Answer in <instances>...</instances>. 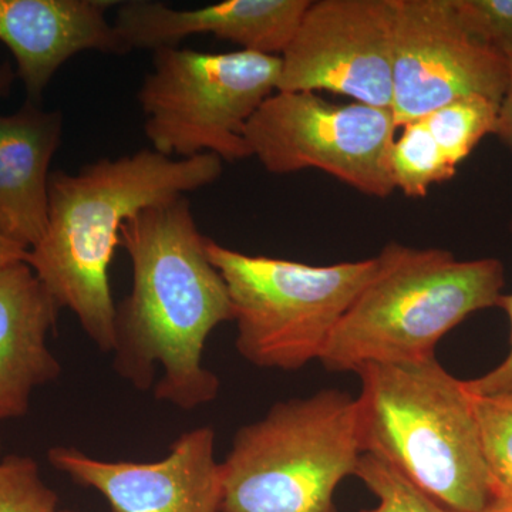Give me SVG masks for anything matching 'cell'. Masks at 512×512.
I'll return each mask as SVG.
<instances>
[{
	"instance_id": "6da1fadb",
	"label": "cell",
	"mask_w": 512,
	"mask_h": 512,
	"mask_svg": "<svg viewBox=\"0 0 512 512\" xmlns=\"http://www.w3.org/2000/svg\"><path fill=\"white\" fill-rule=\"evenodd\" d=\"M121 245L131 261V291L116 305L114 369L177 409L214 402L220 379L204 366L212 332L232 320L227 284L207 255L188 198L128 218Z\"/></svg>"
},
{
	"instance_id": "7a4b0ae2",
	"label": "cell",
	"mask_w": 512,
	"mask_h": 512,
	"mask_svg": "<svg viewBox=\"0 0 512 512\" xmlns=\"http://www.w3.org/2000/svg\"><path fill=\"white\" fill-rule=\"evenodd\" d=\"M222 174L212 154L170 158L141 150L101 158L79 173L56 171L49 180L45 235L26 264L60 308L76 316L104 353L116 343V303L109 269L128 218L153 205L208 187Z\"/></svg>"
},
{
	"instance_id": "3957f363",
	"label": "cell",
	"mask_w": 512,
	"mask_h": 512,
	"mask_svg": "<svg viewBox=\"0 0 512 512\" xmlns=\"http://www.w3.org/2000/svg\"><path fill=\"white\" fill-rule=\"evenodd\" d=\"M357 437L431 500L456 512L490 504L471 396L436 356L356 373Z\"/></svg>"
},
{
	"instance_id": "277c9868",
	"label": "cell",
	"mask_w": 512,
	"mask_h": 512,
	"mask_svg": "<svg viewBox=\"0 0 512 512\" xmlns=\"http://www.w3.org/2000/svg\"><path fill=\"white\" fill-rule=\"evenodd\" d=\"M369 282L343 315L319 362L332 373L419 362L468 316L498 306L500 259L460 261L440 248L387 244Z\"/></svg>"
},
{
	"instance_id": "5b68a950",
	"label": "cell",
	"mask_w": 512,
	"mask_h": 512,
	"mask_svg": "<svg viewBox=\"0 0 512 512\" xmlns=\"http://www.w3.org/2000/svg\"><path fill=\"white\" fill-rule=\"evenodd\" d=\"M362 456L356 397L338 389L275 403L239 427L222 471L221 512H338L336 488Z\"/></svg>"
},
{
	"instance_id": "8992f818",
	"label": "cell",
	"mask_w": 512,
	"mask_h": 512,
	"mask_svg": "<svg viewBox=\"0 0 512 512\" xmlns=\"http://www.w3.org/2000/svg\"><path fill=\"white\" fill-rule=\"evenodd\" d=\"M205 249L227 284L239 355L261 369L282 372L320 360L377 265L376 256L308 265L244 254L210 238Z\"/></svg>"
},
{
	"instance_id": "52a82bcc",
	"label": "cell",
	"mask_w": 512,
	"mask_h": 512,
	"mask_svg": "<svg viewBox=\"0 0 512 512\" xmlns=\"http://www.w3.org/2000/svg\"><path fill=\"white\" fill-rule=\"evenodd\" d=\"M281 64V56L242 49L154 50L153 67L137 94L153 150L170 158L252 157L245 131L259 107L276 93Z\"/></svg>"
},
{
	"instance_id": "ba28073f",
	"label": "cell",
	"mask_w": 512,
	"mask_h": 512,
	"mask_svg": "<svg viewBox=\"0 0 512 512\" xmlns=\"http://www.w3.org/2000/svg\"><path fill=\"white\" fill-rule=\"evenodd\" d=\"M392 110L333 104L311 92H276L245 131L252 157L272 174L320 170L353 190L387 198L394 187Z\"/></svg>"
},
{
	"instance_id": "9c48e42d",
	"label": "cell",
	"mask_w": 512,
	"mask_h": 512,
	"mask_svg": "<svg viewBox=\"0 0 512 512\" xmlns=\"http://www.w3.org/2000/svg\"><path fill=\"white\" fill-rule=\"evenodd\" d=\"M393 100L397 128L451 101L501 103L510 63L473 39L451 0H393Z\"/></svg>"
},
{
	"instance_id": "30bf717a",
	"label": "cell",
	"mask_w": 512,
	"mask_h": 512,
	"mask_svg": "<svg viewBox=\"0 0 512 512\" xmlns=\"http://www.w3.org/2000/svg\"><path fill=\"white\" fill-rule=\"evenodd\" d=\"M393 0H316L281 56L276 92H332L389 109Z\"/></svg>"
},
{
	"instance_id": "8fae6325",
	"label": "cell",
	"mask_w": 512,
	"mask_h": 512,
	"mask_svg": "<svg viewBox=\"0 0 512 512\" xmlns=\"http://www.w3.org/2000/svg\"><path fill=\"white\" fill-rule=\"evenodd\" d=\"M215 431H185L157 461H107L74 447L50 448L56 470L97 491L110 512H221V461L215 458Z\"/></svg>"
},
{
	"instance_id": "7c38bea8",
	"label": "cell",
	"mask_w": 512,
	"mask_h": 512,
	"mask_svg": "<svg viewBox=\"0 0 512 512\" xmlns=\"http://www.w3.org/2000/svg\"><path fill=\"white\" fill-rule=\"evenodd\" d=\"M311 0H225L204 8L178 10L151 0L117 5L114 28L127 49L177 47L192 35L210 33L242 50L282 56Z\"/></svg>"
},
{
	"instance_id": "4fadbf2b",
	"label": "cell",
	"mask_w": 512,
	"mask_h": 512,
	"mask_svg": "<svg viewBox=\"0 0 512 512\" xmlns=\"http://www.w3.org/2000/svg\"><path fill=\"white\" fill-rule=\"evenodd\" d=\"M117 5L116 0H0V42L15 57L28 100L40 103L57 70L79 53L130 52L107 19Z\"/></svg>"
},
{
	"instance_id": "5bb4252c",
	"label": "cell",
	"mask_w": 512,
	"mask_h": 512,
	"mask_svg": "<svg viewBox=\"0 0 512 512\" xmlns=\"http://www.w3.org/2000/svg\"><path fill=\"white\" fill-rule=\"evenodd\" d=\"M60 311L26 262L0 274V423L25 416L37 387L62 372L49 348Z\"/></svg>"
},
{
	"instance_id": "9a60e30c",
	"label": "cell",
	"mask_w": 512,
	"mask_h": 512,
	"mask_svg": "<svg viewBox=\"0 0 512 512\" xmlns=\"http://www.w3.org/2000/svg\"><path fill=\"white\" fill-rule=\"evenodd\" d=\"M62 133V113L30 100L0 114V232L28 251L45 235L49 168Z\"/></svg>"
},
{
	"instance_id": "2e32d148",
	"label": "cell",
	"mask_w": 512,
	"mask_h": 512,
	"mask_svg": "<svg viewBox=\"0 0 512 512\" xmlns=\"http://www.w3.org/2000/svg\"><path fill=\"white\" fill-rule=\"evenodd\" d=\"M390 151L394 187L407 197H426L431 185L444 183L457 174L448 163L423 119L404 124Z\"/></svg>"
},
{
	"instance_id": "e0dca14e",
	"label": "cell",
	"mask_w": 512,
	"mask_h": 512,
	"mask_svg": "<svg viewBox=\"0 0 512 512\" xmlns=\"http://www.w3.org/2000/svg\"><path fill=\"white\" fill-rule=\"evenodd\" d=\"M498 111V101L471 96L451 101L423 120L448 163L457 168L487 134H494Z\"/></svg>"
},
{
	"instance_id": "ac0fdd59",
	"label": "cell",
	"mask_w": 512,
	"mask_h": 512,
	"mask_svg": "<svg viewBox=\"0 0 512 512\" xmlns=\"http://www.w3.org/2000/svg\"><path fill=\"white\" fill-rule=\"evenodd\" d=\"M470 396L491 501H510L512 500V396H476L471 393Z\"/></svg>"
},
{
	"instance_id": "d6986e66",
	"label": "cell",
	"mask_w": 512,
	"mask_h": 512,
	"mask_svg": "<svg viewBox=\"0 0 512 512\" xmlns=\"http://www.w3.org/2000/svg\"><path fill=\"white\" fill-rule=\"evenodd\" d=\"M355 477L375 495L377 504L362 512H456L431 500L383 460L362 454Z\"/></svg>"
},
{
	"instance_id": "ffe728a7",
	"label": "cell",
	"mask_w": 512,
	"mask_h": 512,
	"mask_svg": "<svg viewBox=\"0 0 512 512\" xmlns=\"http://www.w3.org/2000/svg\"><path fill=\"white\" fill-rule=\"evenodd\" d=\"M59 495L40 477L32 457L0 460V512H59Z\"/></svg>"
},
{
	"instance_id": "44dd1931",
	"label": "cell",
	"mask_w": 512,
	"mask_h": 512,
	"mask_svg": "<svg viewBox=\"0 0 512 512\" xmlns=\"http://www.w3.org/2000/svg\"><path fill=\"white\" fill-rule=\"evenodd\" d=\"M458 22L478 43L512 62V0H451Z\"/></svg>"
},
{
	"instance_id": "7402d4cb",
	"label": "cell",
	"mask_w": 512,
	"mask_h": 512,
	"mask_svg": "<svg viewBox=\"0 0 512 512\" xmlns=\"http://www.w3.org/2000/svg\"><path fill=\"white\" fill-rule=\"evenodd\" d=\"M498 308L503 309L510 320V350L503 362L493 370L464 382L468 392L476 396H512V293L501 296Z\"/></svg>"
},
{
	"instance_id": "603a6c76",
	"label": "cell",
	"mask_w": 512,
	"mask_h": 512,
	"mask_svg": "<svg viewBox=\"0 0 512 512\" xmlns=\"http://www.w3.org/2000/svg\"><path fill=\"white\" fill-rule=\"evenodd\" d=\"M495 136L512 150V62L510 63V79H508L507 92L500 103L498 111L497 126L494 131ZM512 229V221H511Z\"/></svg>"
},
{
	"instance_id": "cb8c5ba5",
	"label": "cell",
	"mask_w": 512,
	"mask_h": 512,
	"mask_svg": "<svg viewBox=\"0 0 512 512\" xmlns=\"http://www.w3.org/2000/svg\"><path fill=\"white\" fill-rule=\"evenodd\" d=\"M29 251L0 232V274L19 262H26Z\"/></svg>"
},
{
	"instance_id": "d4e9b609",
	"label": "cell",
	"mask_w": 512,
	"mask_h": 512,
	"mask_svg": "<svg viewBox=\"0 0 512 512\" xmlns=\"http://www.w3.org/2000/svg\"><path fill=\"white\" fill-rule=\"evenodd\" d=\"M13 76L15 74H13L9 64H2L0 66V97L8 93L10 84L13 82Z\"/></svg>"
},
{
	"instance_id": "484cf974",
	"label": "cell",
	"mask_w": 512,
	"mask_h": 512,
	"mask_svg": "<svg viewBox=\"0 0 512 512\" xmlns=\"http://www.w3.org/2000/svg\"><path fill=\"white\" fill-rule=\"evenodd\" d=\"M483 512H512V500L491 501Z\"/></svg>"
},
{
	"instance_id": "4316f807",
	"label": "cell",
	"mask_w": 512,
	"mask_h": 512,
	"mask_svg": "<svg viewBox=\"0 0 512 512\" xmlns=\"http://www.w3.org/2000/svg\"><path fill=\"white\" fill-rule=\"evenodd\" d=\"M59 512H76V511H72V510H60Z\"/></svg>"
}]
</instances>
